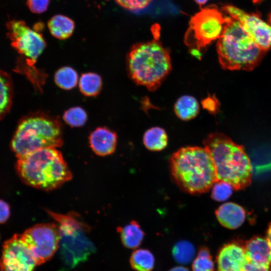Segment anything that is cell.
I'll list each match as a JSON object with an SVG mask.
<instances>
[{
    "instance_id": "cell-23",
    "label": "cell",
    "mask_w": 271,
    "mask_h": 271,
    "mask_svg": "<svg viewBox=\"0 0 271 271\" xmlns=\"http://www.w3.org/2000/svg\"><path fill=\"white\" fill-rule=\"evenodd\" d=\"M130 265L136 271H152L155 265L153 253L148 249H136L130 258Z\"/></svg>"
},
{
    "instance_id": "cell-1",
    "label": "cell",
    "mask_w": 271,
    "mask_h": 271,
    "mask_svg": "<svg viewBox=\"0 0 271 271\" xmlns=\"http://www.w3.org/2000/svg\"><path fill=\"white\" fill-rule=\"evenodd\" d=\"M170 162L175 182L187 193L206 192L218 181L214 162L205 147L181 148L172 155Z\"/></svg>"
},
{
    "instance_id": "cell-16",
    "label": "cell",
    "mask_w": 271,
    "mask_h": 271,
    "mask_svg": "<svg viewBox=\"0 0 271 271\" xmlns=\"http://www.w3.org/2000/svg\"><path fill=\"white\" fill-rule=\"evenodd\" d=\"M215 215L223 226L231 229L240 227L245 219L244 209L233 202L225 203L220 206L215 211Z\"/></svg>"
},
{
    "instance_id": "cell-24",
    "label": "cell",
    "mask_w": 271,
    "mask_h": 271,
    "mask_svg": "<svg viewBox=\"0 0 271 271\" xmlns=\"http://www.w3.org/2000/svg\"><path fill=\"white\" fill-rule=\"evenodd\" d=\"M77 72L72 67L65 66L59 68L54 75V81L60 88L70 90L74 88L78 82Z\"/></svg>"
},
{
    "instance_id": "cell-20",
    "label": "cell",
    "mask_w": 271,
    "mask_h": 271,
    "mask_svg": "<svg viewBox=\"0 0 271 271\" xmlns=\"http://www.w3.org/2000/svg\"><path fill=\"white\" fill-rule=\"evenodd\" d=\"M199 105L197 99L190 95H184L176 101L174 105L176 115L183 120H189L199 113Z\"/></svg>"
},
{
    "instance_id": "cell-22",
    "label": "cell",
    "mask_w": 271,
    "mask_h": 271,
    "mask_svg": "<svg viewBox=\"0 0 271 271\" xmlns=\"http://www.w3.org/2000/svg\"><path fill=\"white\" fill-rule=\"evenodd\" d=\"M102 85L100 76L93 72L82 74L79 81V89L86 96H97L101 89Z\"/></svg>"
},
{
    "instance_id": "cell-29",
    "label": "cell",
    "mask_w": 271,
    "mask_h": 271,
    "mask_svg": "<svg viewBox=\"0 0 271 271\" xmlns=\"http://www.w3.org/2000/svg\"><path fill=\"white\" fill-rule=\"evenodd\" d=\"M121 7L131 11H139L148 7L153 0H114Z\"/></svg>"
},
{
    "instance_id": "cell-32",
    "label": "cell",
    "mask_w": 271,
    "mask_h": 271,
    "mask_svg": "<svg viewBox=\"0 0 271 271\" xmlns=\"http://www.w3.org/2000/svg\"><path fill=\"white\" fill-rule=\"evenodd\" d=\"M202 105L204 109L211 113L216 111L218 105L217 100L212 96H208L203 99L202 101Z\"/></svg>"
},
{
    "instance_id": "cell-6",
    "label": "cell",
    "mask_w": 271,
    "mask_h": 271,
    "mask_svg": "<svg viewBox=\"0 0 271 271\" xmlns=\"http://www.w3.org/2000/svg\"><path fill=\"white\" fill-rule=\"evenodd\" d=\"M216 50L221 67L230 70H252L259 64L265 52L240 23L230 16L226 17Z\"/></svg>"
},
{
    "instance_id": "cell-28",
    "label": "cell",
    "mask_w": 271,
    "mask_h": 271,
    "mask_svg": "<svg viewBox=\"0 0 271 271\" xmlns=\"http://www.w3.org/2000/svg\"><path fill=\"white\" fill-rule=\"evenodd\" d=\"M211 197L217 201H224L232 195L233 189L229 183L218 180L212 187Z\"/></svg>"
},
{
    "instance_id": "cell-10",
    "label": "cell",
    "mask_w": 271,
    "mask_h": 271,
    "mask_svg": "<svg viewBox=\"0 0 271 271\" xmlns=\"http://www.w3.org/2000/svg\"><path fill=\"white\" fill-rule=\"evenodd\" d=\"M21 235L33 253L37 265L50 259L59 246L60 235L57 224H36L26 230Z\"/></svg>"
},
{
    "instance_id": "cell-27",
    "label": "cell",
    "mask_w": 271,
    "mask_h": 271,
    "mask_svg": "<svg viewBox=\"0 0 271 271\" xmlns=\"http://www.w3.org/2000/svg\"><path fill=\"white\" fill-rule=\"evenodd\" d=\"M63 118L65 122L72 127L82 126L86 123L87 114L80 107H71L63 114Z\"/></svg>"
},
{
    "instance_id": "cell-12",
    "label": "cell",
    "mask_w": 271,
    "mask_h": 271,
    "mask_svg": "<svg viewBox=\"0 0 271 271\" xmlns=\"http://www.w3.org/2000/svg\"><path fill=\"white\" fill-rule=\"evenodd\" d=\"M222 10L229 16L237 20L257 45L266 52L271 47V26L258 16L248 14L231 5L225 6Z\"/></svg>"
},
{
    "instance_id": "cell-9",
    "label": "cell",
    "mask_w": 271,
    "mask_h": 271,
    "mask_svg": "<svg viewBox=\"0 0 271 271\" xmlns=\"http://www.w3.org/2000/svg\"><path fill=\"white\" fill-rule=\"evenodd\" d=\"M226 17L215 5L201 9L192 16L184 36V42L191 49L198 51L218 39L223 31Z\"/></svg>"
},
{
    "instance_id": "cell-3",
    "label": "cell",
    "mask_w": 271,
    "mask_h": 271,
    "mask_svg": "<svg viewBox=\"0 0 271 271\" xmlns=\"http://www.w3.org/2000/svg\"><path fill=\"white\" fill-rule=\"evenodd\" d=\"M214 162L217 180L242 190L251 181L252 167L243 147L221 133L209 134L203 142Z\"/></svg>"
},
{
    "instance_id": "cell-21",
    "label": "cell",
    "mask_w": 271,
    "mask_h": 271,
    "mask_svg": "<svg viewBox=\"0 0 271 271\" xmlns=\"http://www.w3.org/2000/svg\"><path fill=\"white\" fill-rule=\"evenodd\" d=\"M168 136L165 130L160 127L148 129L143 136V143L146 148L151 151H160L168 144Z\"/></svg>"
},
{
    "instance_id": "cell-34",
    "label": "cell",
    "mask_w": 271,
    "mask_h": 271,
    "mask_svg": "<svg viewBox=\"0 0 271 271\" xmlns=\"http://www.w3.org/2000/svg\"><path fill=\"white\" fill-rule=\"evenodd\" d=\"M266 239L270 247H271V223L269 225L268 229L267 230Z\"/></svg>"
},
{
    "instance_id": "cell-36",
    "label": "cell",
    "mask_w": 271,
    "mask_h": 271,
    "mask_svg": "<svg viewBox=\"0 0 271 271\" xmlns=\"http://www.w3.org/2000/svg\"><path fill=\"white\" fill-rule=\"evenodd\" d=\"M270 25L271 26V14L269 18Z\"/></svg>"
},
{
    "instance_id": "cell-18",
    "label": "cell",
    "mask_w": 271,
    "mask_h": 271,
    "mask_svg": "<svg viewBox=\"0 0 271 271\" xmlns=\"http://www.w3.org/2000/svg\"><path fill=\"white\" fill-rule=\"evenodd\" d=\"M13 84L11 76L0 70V120L10 111L13 98Z\"/></svg>"
},
{
    "instance_id": "cell-31",
    "label": "cell",
    "mask_w": 271,
    "mask_h": 271,
    "mask_svg": "<svg viewBox=\"0 0 271 271\" xmlns=\"http://www.w3.org/2000/svg\"><path fill=\"white\" fill-rule=\"evenodd\" d=\"M10 215V207L5 201L0 199V224L5 223Z\"/></svg>"
},
{
    "instance_id": "cell-14",
    "label": "cell",
    "mask_w": 271,
    "mask_h": 271,
    "mask_svg": "<svg viewBox=\"0 0 271 271\" xmlns=\"http://www.w3.org/2000/svg\"><path fill=\"white\" fill-rule=\"evenodd\" d=\"M247 260L253 264L271 271V247L266 238L255 236L243 246Z\"/></svg>"
},
{
    "instance_id": "cell-33",
    "label": "cell",
    "mask_w": 271,
    "mask_h": 271,
    "mask_svg": "<svg viewBox=\"0 0 271 271\" xmlns=\"http://www.w3.org/2000/svg\"><path fill=\"white\" fill-rule=\"evenodd\" d=\"M168 271H190L188 268L183 265L174 266Z\"/></svg>"
},
{
    "instance_id": "cell-30",
    "label": "cell",
    "mask_w": 271,
    "mask_h": 271,
    "mask_svg": "<svg viewBox=\"0 0 271 271\" xmlns=\"http://www.w3.org/2000/svg\"><path fill=\"white\" fill-rule=\"evenodd\" d=\"M50 0H27V5L30 10L35 14H41L48 9Z\"/></svg>"
},
{
    "instance_id": "cell-15",
    "label": "cell",
    "mask_w": 271,
    "mask_h": 271,
    "mask_svg": "<svg viewBox=\"0 0 271 271\" xmlns=\"http://www.w3.org/2000/svg\"><path fill=\"white\" fill-rule=\"evenodd\" d=\"M91 150L99 156H106L114 153L117 144L116 133L105 127H98L89 137Z\"/></svg>"
},
{
    "instance_id": "cell-25",
    "label": "cell",
    "mask_w": 271,
    "mask_h": 271,
    "mask_svg": "<svg viewBox=\"0 0 271 271\" xmlns=\"http://www.w3.org/2000/svg\"><path fill=\"white\" fill-rule=\"evenodd\" d=\"M195 254L194 245L186 240L177 242L172 249V255L175 260L181 264L192 261L196 256Z\"/></svg>"
},
{
    "instance_id": "cell-5",
    "label": "cell",
    "mask_w": 271,
    "mask_h": 271,
    "mask_svg": "<svg viewBox=\"0 0 271 271\" xmlns=\"http://www.w3.org/2000/svg\"><path fill=\"white\" fill-rule=\"evenodd\" d=\"M62 144V126L59 118L38 111L19 121L11 149L18 158L40 149L57 148Z\"/></svg>"
},
{
    "instance_id": "cell-26",
    "label": "cell",
    "mask_w": 271,
    "mask_h": 271,
    "mask_svg": "<svg viewBox=\"0 0 271 271\" xmlns=\"http://www.w3.org/2000/svg\"><path fill=\"white\" fill-rule=\"evenodd\" d=\"M214 263L208 248H200L192 261V271H214Z\"/></svg>"
},
{
    "instance_id": "cell-7",
    "label": "cell",
    "mask_w": 271,
    "mask_h": 271,
    "mask_svg": "<svg viewBox=\"0 0 271 271\" xmlns=\"http://www.w3.org/2000/svg\"><path fill=\"white\" fill-rule=\"evenodd\" d=\"M7 36L13 47L24 60L25 73L35 85L41 88L45 79L43 73L35 67L39 57L44 50L46 43L43 35L29 27L21 20H12L6 25Z\"/></svg>"
},
{
    "instance_id": "cell-4",
    "label": "cell",
    "mask_w": 271,
    "mask_h": 271,
    "mask_svg": "<svg viewBox=\"0 0 271 271\" xmlns=\"http://www.w3.org/2000/svg\"><path fill=\"white\" fill-rule=\"evenodd\" d=\"M126 64L130 78L151 91L159 87L172 69L169 51L156 37L133 45L127 55Z\"/></svg>"
},
{
    "instance_id": "cell-11",
    "label": "cell",
    "mask_w": 271,
    "mask_h": 271,
    "mask_svg": "<svg viewBox=\"0 0 271 271\" xmlns=\"http://www.w3.org/2000/svg\"><path fill=\"white\" fill-rule=\"evenodd\" d=\"M36 265L33 253L21 235L15 234L4 242L0 259L1 271H34Z\"/></svg>"
},
{
    "instance_id": "cell-17",
    "label": "cell",
    "mask_w": 271,
    "mask_h": 271,
    "mask_svg": "<svg viewBox=\"0 0 271 271\" xmlns=\"http://www.w3.org/2000/svg\"><path fill=\"white\" fill-rule=\"evenodd\" d=\"M117 231L120 234L123 245L129 249L137 248L142 242L145 233L139 224L131 221L123 227H119Z\"/></svg>"
},
{
    "instance_id": "cell-13",
    "label": "cell",
    "mask_w": 271,
    "mask_h": 271,
    "mask_svg": "<svg viewBox=\"0 0 271 271\" xmlns=\"http://www.w3.org/2000/svg\"><path fill=\"white\" fill-rule=\"evenodd\" d=\"M217 271H244L247 258L243 246L235 242L223 245L216 257Z\"/></svg>"
},
{
    "instance_id": "cell-8",
    "label": "cell",
    "mask_w": 271,
    "mask_h": 271,
    "mask_svg": "<svg viewBox=\"0 0 271 271\" xmlns=\"http://www.w3.org/2000/svg\"><path fill=\"white\" fill-rule=\"evenodd\" d=\"M59 226L61 252L67 256L77 259L85 257L94 249L88 237L90 227L74 212L66 214L46 210Z\"/></svg>"
},
{
    "instance_id": "cell-2",
    "label": "cell",
    "mask_w": 271,
    "mask_h": 271,
    "mask_svg": "<svg viewBox=\"0 0 271 271\" xmlns=\"http://www.w3.org/2000/svg\"><path fill=\"white\" fill-rule=\"evenodd\" d=\"M15 167L24 183L44 191L55 189L72 177L61 152L55 148L40 149L18 158Z\"/></svg>"
},
{
    "instance_id": "cell-35",
    "label": "cell",
    "mask_w": 271,
    "mask_h": 271,
    "mask_svg": "<svg viewBox=\"0 0 271 271\" xmlns=\"http://www.w3.org/2000/svg\"><path fill=\"white\" fill-rule=\"evenodd\" d=\"M196 4L200 6L205 4L208 0H194Z\"/></svg>"
},
{
    "instance_id": "cell-19",
    "label": "cell",
    "mask_w": 271,
    "mask_h": 271,
    "mask_svg": "<svg viewBox=\"0 0 271 271\" xmlns=\"http://www.w3.org/2000/svg\"><path fill=\"white\" fill-rule=\"evenodd\" d=\"M48 27L53 36L60 40H65L73 34L75 24L74 21L68 17L57 15L49 20Z\"/></svg>"
}]
</instances>
